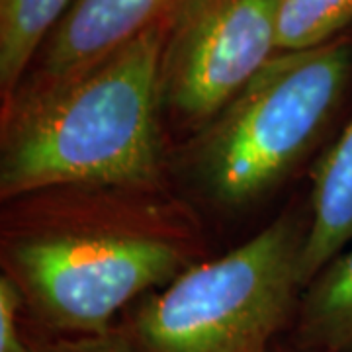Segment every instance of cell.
Masks as SVG:
<instances>
[{"mask_svg":"<svg viewBox=\"0 0 352 352\" xmlns=\"http://www.w3.org/2000/svg\"><path fill=\"white\" fill-rule=\"evenodd\" d=\"M201 256L198 215L168 186H61L4 201L2 274L32 333L96 335Z\"/></svg>","mask_w":352,"mask_h":352,"instance_id":"obj_1","label":"cell"},{"mask_svg":"<svg viewBox=\"0 0 352 352\" xmlns=\"http://www.w3.org/2000/svg\"><path fill=\"white\" fill-rule=\"evenodd\" d=\"M164 32L155 25L85 71L2 102V204L61 186H166Z\"/></svg>","mask_w":352,"mask_h":352,"instance_id":"obj_2","label":"cell"},{"mask_svg":"<svg viewBox=\"0 0 352 352\" xmlns=\"http://www.w3.org/2000/svg\"><path fill=\"white\" fill-rule=\"evenodd\" d=\"M352 80L349 34L314 50L280 51L194 131L180 170L201 200L245 210L314 151Z\"/></svg>","mask_w":352,"mask_h":352,"instance_id":"obj_3","label":"cell"},{"mask_svg":"<svg viewBox=\"0 0 352 352\" xmlns=\"http://www.w3.org/2000/svg\"><path fill=\"white\" fill-rule=\"evenodd\" d=\"M307 217L286 212L217 258L131 303L116 331L131 352H261L288 331L303 292Z\"/></svg>","mask_w":352,"mask_h":352,"instance_id":"obj_4","label":"cell"},{"mask_svg":"<svg viewBox=\"0 0 352 352\" xmlns=\"http://www.w3.org/2000/svg\"><path fill=\"white\" fill-rule=\"evenodd\" d=\"M278 0H182L166 20L163 118L198 131L278 53Z\"/></svg>","mask_w":352,"mask_h":352,"instance_id":"obj_5","label":"cell"},{"mask_svg":"<svg viewBox=\"0 0 352 352\" xmlns=\"http://www.w3.org/2000/svg\"><path fill=\"white\" fill-rule=\"evenodd\" d=\"M180 2L73 0L39 50L20 87L45 85L85 71L147 30L166 24Z\"/></svg>","mask_w":352,"mask_h":352,"instance_id":"obj_6","label":"cell"},{"mask_svg":"<svg viewBox=\"0 0 352 352\" xmlns=\"http://www.w3.org/2000/svg\"><path fill=\"white\" fill-rule=\"evenodd\" d=\"M352 243V118L311 173L307 235L302 254L303 288Z\"/></svg>","mask_w":352,"mask_h":352,"instance_id":"obj_7","label":"cell"},{"mask_svg":"<svg viewBox=\"0 0 352 352\" xmlns=\"http://www.w3.org/2000/svg\"><path fill=\"white\" fill-rule=\"evenodd\" d=\"M288 331L289 351L352 352V243L303 288Z\"/></svg>","mask_w":352,"mask_h":352,"instance_id":"obj_8","label":"cell"},{"mask_svg":"<svg viewBox=\"0 0 352 352\" xmlns=\"http://www.w3.org/2000/svg\"><path fill=\"white\" fill-rule=\"evenodd\" d=\"M73 0H0V92L8 100Z\"/></svg>","mask_w":352,"mask_h":352,"instance_id":"obj_9","label":"cell"},{"mask_svg":"<svg viewBox=\"0 0 352 352\" xmlns=\"http://www.w3.org/2000/svg\"><path fill=\"white\" fill-rule=\"evenodd\" d=\"M351 25L352 0H278V53L319 47Z\"/></svg>","mask_w":352,"mask_h":352,"instance_id":"obj_10","label":"cell"},{"mask_svg":"<svg viewBox=\"0 0 352 352\" xmlns=\"http://www.w3.org/2000/svg\"><path fill=\"white\" fill-rule=\"evenodd\" d=\"M20 288L12 278L0 274V352H30L32 333Z\"/></svg>","mask_w":352,"mask_h":352,"instance_id":"obj_11","label":"cell"},{"mask_svg":"<svg viewBox=\"0 0 352 352\" xmlns=\"http://www.w3.org/2000/svg\"><path fill=\"white\" fill-rule=\"evenodd\" d=\"M32 333V331H30ZM30 352H131L122 335L112 327L96 335H41L32 333Z\"/></svg>","mask_w":352,"mask_h":352,"instance_id":"obj_12","label":"cell"},{"mask_svg":"<svg viewBox=\"0 0 352 352\" xmlns=\"http://www.w3.org/2000/svg\"><path fill=\"white\" fill-rule=\"evenodd\" d=\"M261 352H274V349H266V351H261Z\"/></svg>","mask_w":352,"mask_h":352,"instance_id":"obj_13","label":"cell"},{"mask_svg":"<svg viewBox=\"0 0 352 352\" xmlns=\"http://www.w3.org/2000/svg\"><path fill=\"white\" fill-rule=\"evenodd\" d=\"M284 352H298V351H289V349H286V351H284Z\"/></svg>","mask_w":352,"mask_h":352,"instance_id":"obj_14","label":"cell"}]
</instances>
